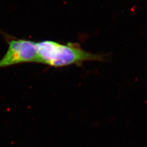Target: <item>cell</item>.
<instances>
[{"label": "cell", "instance_id": "cell-2", "mask_svg": "<svg viewBox=\"0 0 147 147\" xmlns=\"http://www.w3.org/2000/svg\"><path fill=\"white\" fill-rule=\"evenodd\" d=\"M8 47L0 59V68L24 63H37V42L22 39L11 38L5 34Z\"/></svg>", "mask_w": 147, "mask_h": 147}, {"label": "cell", "instance_id": "cell-1", "mask_svg": "<svg viewBox=\"0 0 147 147\" xmlns=\"http://www.w3.org/2000/svg\"><path fill=\"white\" fill-rule=\"evenodd\" d=\"M37 63L54 68L80 65L86 62H103L104 56L89 53L76 43L61 44L53 40L37 42Z\"/></svg>", "mask_w": 147, "mask_h": 147}]
</instances>
